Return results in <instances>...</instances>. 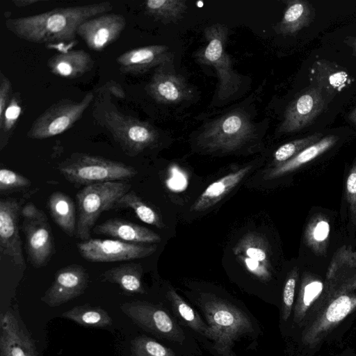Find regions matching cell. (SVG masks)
Here are the masks:
<instances>
[{
    "label": "cell",
    "mask_w": 356,
    "mask_h": 356,
    "mask_svg": "<svg viewBox=\"0 0 356 356\" xmlns=\"http://www.w3.org/2000/svg\"><path fill=\"white\" fill-rule=\"evenodd\" d=\"M112 9L109 1L58 8L40 14L8 19L5 24L15 36L29 42L70 41L75 38L83 22Z\"/></svg>",
    "instance_id": "1"
},
{
    "label": "cell",
    "mask_w": 356,
    "mask_h": 356,
    "mask_svg": "<svg viewBox=\"0 0 356 356\" xmlns=\"http://www.w3.org/2000/svg\"><path fill=\"white\" fill-rule=\"evenodd\" d=\"M100 94L104 96L97 99L94 115L127 155L136 156L156 144L159 135L154 127L122 113Z\"/></svg>",
    "instance_id": "2"
},
{
    "label": "cell",
    "mask_w": 356,
    "mask_h": 356,
    "mask_svg": "<svg viewBox=\"0 0 356 356\" xmlns=\"http://www.w3.org/2000/svg\"><path fill=\"white\" fill-rule=\"evenodd\" d=\"M57 169L74 185L88 186L134 177L136 168L124 163L85 153H74L60 162Z\"/></svg>",
    "instance_id": "3"
},
{
    "label": "cell",
    "mask_w": 356,
    "mask_h": 356,
    "mask_svg": "<svg viewBox=\"0 0 356 356\" xmlns=\"http://www.w3.org/2000/svg\"><path fill=\"white\" fill-rule=\"evenodd\" d=\"M131 184L108 181L86 186L76 195L78 208L76 237L90 239V230L102 212L113 209Z\"/></svg>",
    "instance_id": "4"
},
{
    "label": "cell",
    "mask_w": 356,
    "mask_h": 356,
    "mask_svg": "<svg viewBox=\"0 0 356 356\" xmlns=\"http://www.w3.org/2000/svg\"><path fill=\"white\" fill-rule=\"evenodd\" d=\"M206 44L195 54L202 65L216 70L218 79V96L220 100L227 99L237 92L241 78L232 67V63L226 51L227 28L220 24H213L204 30Z\"/></svg>",
    "instance_id": "5"
},
{
    "label": "cell",
    "mask_w": 356,
    "mask_h": 356,
    "mask_svg": "<svg viewBox=\"0 0 356 356\" xmlns=\"http://www.w3.org/2000/svg\"><path fill=\"white\" fill-rule=\"evenodd\" d=\"M254 131L248 115L236 109L207 124L197 140L209 151L232 152L247 143Z\"/></svg>",
    "instance_id": "6"
},
{
    "label": "cell",
    "mask_w": 356,
    "mask_h": 356,
    "mask_svg": "<svg viewBox=\"0 0 356 356\" xmlns=\"http://www.w3.org/2000/svg\"><path fill=\"white\" fill-rule=\"evenodd\" d=\"M94 98L90 92L79 102L65 99L55 103L33 121L27 136L42 140L64 133L81 118Z\"/></svg>",
    "instance_id": "7"
},
{
    "label": "cell",
    "mask_w": 356,
    "mask_h": 356,
    "mask_svg": "<svg viewBox=\"0 0 356 356\" xmlns=\"http://www.w3.org/2000/svg\"><path fill=\"white\" fill-rule=\"evenodd\" d=\"M21 211L24 217L22 229L29 260L35 268L43 267L55 252L53 234L47 217L32 203L26 204Z\"/></svg>",
    "instance_id": "8"
},
{
    "label": "cell",
    "mask_w": 356,
    "mask_h": 356,
    "mask_svg": "<svg viewBox=\"0 0 356 356\" xmlns=\"http://www.w3.org/2000/svg\"><path fill=\"white\" fill-rule=\"evenodd\" d=\"M356 309V295L339 293L331 297L321 309L305 324L302 342L317 347L327 334Z\"/></svg>",
    "instance_id": "9"
},
{
    "label": "cell",
    "mask_w": 356,
    "mask_h": 356,
    "mask_svg": "<svg viewBox=\"0 0 356 356\" xmlns=\"http://www.w3.org/2000/svg\"><path fill=\"white\" fill-rule=\"evenodd\" d=\"M76 246L81 257L91 262H114L143 259L152 254L157 249L155 245L99 238L82 241Z\"/></svg>",
    "instance_id": "10"
},
{
    "label": "cell",
    "mask_w": 356,
    "mask_h": 356,
    "mask_svg": "<svg viewBox=\"0 0 356 356\" xmlns=\"http://www.w3.org/2000/svg\"><path fill=\"white\" fill-rule=\"evenodd\" d=\"M88 278L82 266H65L56 273L52 284L40 300L51 307H58L82 295L88 286Z\"/></svg>",
    "instance_id": "11"
},
{
    "label": "cell",
    "mask_w": 356,
    "mask_h": 356,
    "mask_svg": "<svg viewBox=\"0 0 356 356\" xmlns=\"http://www.w3.org/2000/svg\"><path fill=\"white\" fill-rule=\"evenodd\" d=\"M126 24L125 17L120 14H102L83 22L76 34L88 48L101 51L119 38Z\"/></svg>",
    "instance_id": "12"
},
{
    "label": "cell",
    "mask_w": 356,
    "mask_h": 356,
    "mask_svg": "<svg viewBox=\"0 0 356 356\" xmlns=\"http://www.w3.org/2000/svg\"><path fill=\"white\" fill-rule=\"evenodd\" d=\"M20 207L13 198L0 200V250L21 269L26 267L19 232Z\"/></svg>",
    "instance_id": "13"
},
{
    "label": "cell",
    "mask_w": 356,
    "mask_h": 356,
    "mask_svg": "<svg viewBox=\"0 0 356 356\" xmlns=\"http://www.w3.org/2000/svg\"><path fill=\"white\" fill-rule=\"evenodd\" d=\"M0 328V356H38L34 340L11 309L1 314Z\"/></svg>",
    "instance_id": "14"
},
{
    "label": "cell",
    "mask_w": 356,
    "mask_h": 356,
    "mask_svg": "<svg viewBox=\"0 0 356 356\" xmlns=\"http://www.w3.org/2000/svg\"><path fill=\"white\" fill-rule=\"evenodd\" d=\"M120 307L134 323L148 332L165 338L179 334L170 316L152 304L137 300L124 302Z\"/></svg>",
    "instance_id": "15"
},
{
    "label": "cell",
    "mask_w": 356,
    "mask_h": 356,
    "mask_svg": "<svg viewBox=\"0 0 356 356\" xmlns=\"http://www.w3.org/2000/svg\"><path fill=\"white\" fill-rule=\"evenodd\" d=\"M324 100L316 88L307 90L296 98L286 110L279 131L290 133L308 126L323 111Z\"/></svg>",
    "instance_id": "16"
},
{
    "label": "cell",
    "mask_w": 356,
    "mask_h": 356,
    "mask_svg": "<svg viewBox=\"0 0 356 356\" xmlns=\"http://www.w3.org/2000/svg\"><path fill=\"white\" fill-rule=\"evenodd\" d=\"M172 58V54L167 46L154 44L127 51L120 55L116 62L122 72L136 74L164 65Z\"/></svg>",
    "instance_id": "17"
},
{
    "label": "cell",
    "mask_w": 356,
    "mask_h": 356,
    "mask_svg": "<svg viewBox=\"0 0 356 356\" xmlns=\"http://www.w3.org/2000/svg\"><path fill=\"white\" fill-rule=\"evenodd\" d=\"M158 68L149 83L147 90L157 102L176 104L193 97V90L181 75Z\"/></svg>",
    "instance_id": "18"
},
{
    "label": "cell",
    "mask_w": 356,
    "mask_h": 356,
    "mask_svg": "<svg viewBox=\"0 0 356 356\" xmlns=\"http://www.w3.org/2000/svg\"><path fill=\"white\" fill-rule=\"evenodd\" d=\"M93 232L134 243H152L161 241L160 236L152 230L119 218L108 219L97 225Z\"/></svg>",
    "instance_id": "19"
},
{
    "label": "cell",
    "mask_w": 356,
    "mask_h": 356,
    "mask_svg": "<svg viewBox=\"0 0 356 356\" xmlns=\"http://www.w3.org/2000/svg\"><path fill=\"white\" fill-rule=\"evenodd\" d=\"M252 165H246L213 181L201 193L191 208L192 211H202L222 200L250 172Z\"/></svg>",
    "instance_id": "20"
},
{
    "label": "cell",
    "mask_w": 356,
    "mask_h": 356,
    "mask_svg": "<svg viewBox=\"0 0 356 356\" xmlns=\"http://www.w3.org/2000/svg\"><path fill=\"white\" fill-rule=\"evenodd\" d=\"M94 63L88 53L79 49L54 54L48 59L47 66L54 75L75 79L90 71Z\"/></svg>",
    "instance_id": "21"
},
{
    "label": "cell",
    "mask_w": 356,
    "mask_h": 356,
    "mask_svg": "<svg viewBox=\"0 0 356 356\" xmlns=\"http://www.w3.org/2000/svg\"><path fill=\"white\" fill-rule=\"evenodd\" d=\"M47 205L54 222L69 236H76L77 219L72 198L63 192H54Z\"/></svg>",
    "instance_id": "22"
},
{
    "label": "cell",
    "mask_w": 356,
    "mask_h": 356,
    "mask_svg": "<svg viewBox=\"0 0 356 356\" xmlns=\"http://www.w3.org/2000/svg\"><path fill=\"white\" fill-rule=\"evenodd\" d=\"M337 139L338 138L333 135L324 137L306 147L285 163L274 166L266 173L265 179L279 177L308 163L330 149Z\"/></svg>",
    "instance_id": "23"
},
{
    "label": "cell",
    "mask_w": 356,
    "mask_h": 356,
    "mask_svg": "<svg viewBox=\"0 0 356 356\" xmlns=\"http://www.w3.org/2000/svg\"><path fill=\"white\" fill-rule=\"evenodd\" d=\"M143 268L138 263H127L104 271L102 280L118 284L123 291L130 293H143L142 284Z\"/></svg>",
    "instance_id": "24"
},
{
    "label": "cell",
    "mask_w": 356,
    "mask_h": 356,
    "mask_svg": "<svg viewBox=\"0 0 356 356\" xmlns=\"http://www.w3.org/2000/svg\"><path fill=\"white\" fill-rule=\"evenodd\" d=\"M286 4L277 29L282 34L293 35L309 24L314 17V12L312 7L305 1H288Z\"/></svg>",
    "instance_id": "25"
},
{
    "label": "cell",
    "mask_w": 356,
    "mask_h": 356,
    "mask_svg": "<svg viewBox=\"0 0 356 356\" xmlns=\"http://www.w3.org/2000/svg\"><path fill=\"white\" fill-rule=\"evenodd\" d=\"M266 238L260 233L248 232L233 248L235 256L242 255L271 268L270 252Z\"/></svg>",
    "instance_id": "26"
},
{
    "label": "cell",
    "mask_w": 356,
    "mask_h": 356,
    "mask_svg": "<svg viewBox=\"0 0 356 356\" xmlns=\"http://www.w3.org/2000/svg\"><path fill=\"white\" fill-rule=\"evenodd\" d=\"M311 74L312 80L319 86L332 91H339L350 83L347 72L340 66L325 60L316 63Z\"/></svg>",
    "instance_id": "27"
},
{
    "label": "cell",
    "mask_w": 356,
    "mask_h": 356,
    "mask_svg": "<svg viewBox=\"0 0 356 356\" xmlns=\"http://www.w3.org/2000/svg\"><path fill=\"white\" fill-rule=\"evenodd\" d=\"M62 317L92 327H106L113 323L111 317L106 310L88 305L76 306L63 313Z\"/></svg>",
    "instance_id": "28"
},
{
    "label": "cell",
    "mask_w": 356,
    "mask_h": 356,
    "mask_svg": "<svg viewBox=\"0 0 356 356\" xmlns=\"http://www.w3.org/2000/svg\"><path fill=\"white\" fill-rule=\"evenodd\" d=\"M114 209H132L137 217L145 223L158 228L164 227V224L154 209L151 207L134 191L125 193L115 204Z\"/></svg>",
    "instance_id": "29"
},
{
    "label": "cell",
    "mask_w": 356,
    "mask_h": 356,
    "mask_svg": "<svg viewBox=\"0 0 356 356\" xmlns=\"http://www.w3.org/2000/svg\"><path fill=\"white\" fill-rule=\"evenodd\" d=\"M147 14L163 23L176 22L187 9L183 0H148L144 3Z\"/></svg>",
    "instance_id": "30"
},
{
    "label": "cell",
    "mask_w": 356,
    "mask_h": 356,
    "mask_svg": "<svg viewBox=\"0 0 356 356\" xmlns=\"http://www.w3.org/2000/svg\"><path fill=\"white\" fill-rule=\"evenodd\" d=\"M323 290V284L318 280H314L304 285L295 309L294 316L297 323H305L309 311L319 299Z\"/></svg>",
    "instance_id": "31"
},
{
    "label": "cell",
    "mask_w": 356,
    "mask_h": 356,
    "mask_svg": "<svg viewBox=\"0 0 356 356\" xmlns=\"http://www.w3.org/2000/svg\"><path fill=\"white\" fill-rule=\"evenodd\" d=\"M20 96L15 93L10 97L9 104L0 122V150L6 146L22 113Z\"/></svg>",
    "instance_id": "32"
},
{
    "label": "cell",
    "mask_w": 356,
    "mask_h": 356,
    "mask_svg": "<svg viewBox=\"0 0 356 356\" xmlns=\"http://www.w3.org/2000/svg\"><path fill=\"white\" fill-rule=\"evenodd\" d=\"M321 134L316 133L306 138L295 140L280 146L273 154L275 166L289 161L302 150L318 141Z\"/></svg>",
    "instance_id": "33"
},
{
    "label": "cell",
    "mask_w": 356,
    "mask_h": 356,
    "mask_svg": "<svg viewBox=\"0 0 356 356\" xmlns=\"http://www.w3.org/2000/svg\"><path fill=\"white\" fill-rule=\"evenodd\" d=\"M130 350L131 356H172L165 347L145 336L132 339Z\"/></svg>",
    "instance_id": "34"
},
{
    "label": "cell",
    "mask_w": 356,
    "mask_h": 356,
    "mask_svg": "<svg viewBox=\"0 0 356 356\" xmlns=\"http://www.w3.org/2000/svg\"><path fill=\"white\" fill-rule=\"evenodd\" d=\"M168 295L173 307L176 309L181 318L187 321L191 327L196 330L201 331L204 328V325L197 318L198 316H197L193 309L184 302L173 289H170Z\"/></svg>",
    "instance_id": "35"
},
{
    "label": "cell",
    "mask_w": 356,
    "mask_h": 356,
    "mask_svg": "<svg viewBox=\"0 0 356 356\" xmlns=\"http://www.w3.org/2000/svg\"><path fill=\"white\" fill-rule=\"evenodd\" d=\"M31 181L24 175L7 168L0 170V192L6 193L29 187Z\"/></svg>",
    "instance_id": "36"
},
{
    "label": "cell",
    "mask_w": 356,
    "mask_h": 356,
    "mask_svg": "<svg viewBox=\"0 0 356 356\" xmlns=\"http://www.w3.org/2000/svg\"><path fill=\"white\" fill-rule=\"evenodd\" d=\"M211 306V318L216 327L229 332L236 330L238 321L234 313L219 302H213Z\"/></svg>",
    "instance_id": "37"
},
{
    "label": "cell",
    "mask_w": 356,
    "mask_h": 356,
    "mask_svg": "<svg viewBox=\"0 0 356 356\" xmlns=\"http://www.w3.org/2000/svg\"><path fill=\"white\" fill-rule=\"evenodd\" d=\"M296 275L292 274L286 280L283 290L284 318L289 316L294 302L295 289L296 285Z\"/></svg>",
    "instance_id": "38"
},
{
    "label": "cell",
    "mask_w": 356,
    "mask_h": 356,
    "mask_svg": "<svg viewBox=\"0 0 356 356\" xmlns=\"http://www.w3.org/2000/svg\"><path fill=\"white\" fill-rule=\"evenodd\" d=\"M12 90V83L8 77L2 72L0 73V122L2 120L4 112L9 104Z\"/></svg>",
    "instance_id": "39"
},
{
    "label": "cell",
    "mask_w": 356,
    "mask_h": 356,
    "mask_svg": "<svg viewBox=\"0 0 356 356\" xmlns=\"http://www.w3.org/2000/svg\"><path fill=\"white\" fill-rule=\"evenodd\" d=\"M329 233V223L325 220H320L314 227L312 236L315 241L321 242L327 238Z\"/></svg>",
    "instance_id": "40"
},
{
    "label": "cell",
    "mask_w": 356,
    "mask_h": 356,
    "mask_svg": "<svg viewBox=\"0 0 356 356\" xmlns=\"http://www.w3.org/2000/svg\"><path fill=\"white\" fill-rule=\"evenodd\" d=\"M99 93L106 92L118 98H124L125 93L121 86L114 81H109L98 89Z\"/></svg>",
    "instance_id": "41"
},
{
    "label": "cell",
    "mask_w": 356,
    "mask_h": 356,
    "mask_svg": "<svg viewBox=\"0 0 356 356\" xmlns=\"http://www.w3.org/2000/svg\"><path fill=\"white\" fill-rule=\"evenodd\" d=\"M346 188L349 194H356V171H353L349 175L346 181Z\"/></svg>",
    "instance_id": "42"
},
{
    "label": "cell",
    "mask_w": 356,
    "mask_h": 356,
    "mask_svg": "<svg viewBox=\"0 0 356 356\" xmlns=\"http://www.w3.org/2000/svg\"><path fill=\"white\" fill-rule=\"evenodd\" d=\"M12 3L19 8L29 6L38 3V0H14Z\"/></svg>",
    "instance_id": "43"
},
{
    "label": "cell",
    "mask_w": 356,
    "mask_h": 356,
    "mask_svg": "<svg viewBox=\"0 0 356 356\" xmlns=\"http://www.w3.org/2000/svg\"><path fill=\"white\" fill-rule=\"evenodd\" d=\"M349 119L356 124V108L350 113Z\"/></svg>",
    "instance_id": "44"
},
{
    "label": "cell",
    "mask_w": 356,
    "mask_h": 356,
    "mask_svg": "<svg viewBox=\"0 0 356 356\" xmlns=\"http://www.w3.org/2000/svg\"><path fill=\"white\" fill-rule=\"evenodd\" d=\"M351 45L354 49V52L356 55V38H353Z\"/></svg>",
    "instance_id": "45"
}]
</instances>
